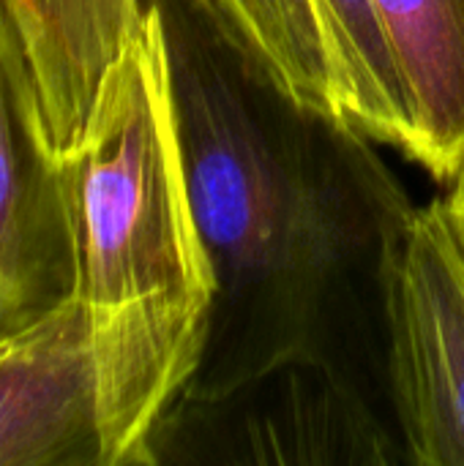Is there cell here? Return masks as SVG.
I'll return each instance as SVG.
<instances>
[{
    "label": "cell",
    "instance_id": "cell-1",
    "mask_svg": "<svg viewBox=\"0 0 464 466\" xmlns=\"http://www.w3.org/2000/svg\"><path fill=\"white\" fill-rule=\"evenodd\" d=\"M156 3L219 279L208 350L180 401L216 412L284 369H342L331 358L342 303L380 273L386 232L413 202L375 139L293 101L205 0Z\"/></svg>",
    "mask_w": 464,
    "mask_h": 466
},
{
    "label": "cell",
    "instance_id": "cell-2",
    "mask_svg": "<svg viewBox=\"0 0 464 466\" xmlns=\"http://www.w3.org/2000/svg\"><path fill=\"white\" fill-rule=\"evenodd\" d=\"M55 161L71 295L90 319L104 466L153 464L156 437L202 366L219 292L156 0H142L79 137Z\"/></svg>",
    "mask_w": 464,
    "mask_h": 466
},
{
    "label": "cell",
    "instance_id": "cell-3",
    "mask_svg": "<svg viewBox=\"0 0 464 466\" xmlns=\"http://www.w3.org/2000/svg\"><path fill=\"white\" fill-rule=\"evenodd\" d=\"M377 287L407 461L464 466V251L443 199L391 224Z\"/></svg>",
    "mask_w": 464,
    "mask_h": 466
},
{
    "label": "cell",
    "instance_id": "cell-4",
    "mask_svg": "<svg viewBox=\"0 0 464 466\" xmlns=\"http://www.w3.org/2000/svg\"><path fill=\"white\" fill-rule=\"evenodd\" d=\"M57 161L16 22L0 0V336L71 295Z\"/></svg>",
    "mask_w": 464,
    "mask_h": 466
},
{
    "label": "cell",
    "instance_id": "cell-5",
    "mask_svg": "<svg viewBox=\"0 0 464 466\" xmlns=\"http://www.w3.org/2000/svg\"><path fill=\"white\" fill-rule=\"evenodd\" d=\"M0 466H104L90 319L74 295L0 336Z\"/></svg>",
    "mask_w": 464,
    "mask_h": 466
},
{
    "label": "cell",
    "instance_id": "cell-6",
    "mask_svg": "<svg viewBox=\"0 0 464 466\" xmlns=\"http://www.w3.org/2000/svg\"><path fill=\"white\" fill-rule=\"evenodd\" d=\"M410 98L413 164L438 183L464 175V0H375Z\"/></svg>",
    "mask_w": 464,
    "mask_h": 466
},
{
    "label": "cell",
    "instance_id": "cell-7",
    "mask_svg": "<svg viewBox=\"0 0 464 466\" xmlns=\"http://www.w3.org/2000/svg\"><path fill=\"white\" fill-rule=\"evenodd\" d=\"M205 3L293 101L350 123L353 87L325 0Z\"/></svg>",
    "mask_w": 464,
    "mask_h": 466
},
{
    "label": "cell",
    "instance_id": "cell-8",
    "mask_svg": "<svg viewBox=\"0 0 464 466\" xmlns=\"http://www.w3.org/2000/svg\"><path fill=\"white\" fill-rule=\"evenodd\" d=\"M353 87L350 123L377 145L416 153L407 87L375 0H325Z\"/></svg>",
    "mask_w": 464,
    "mask_h": 466
},
{
    "label": "cell",
    "instance_id": "cell-9",
    "mask_svg": "<svg viewBox=\"0 0 464 466\" xmlns=\"http://www.w3.org/2000/svg\"><path fill=\"white\" fill-rule=\"evenodd\" d=\"M443 202H446V210L451 216V224L457 229V238H459L464 251V175L449 186V194L443 197Z\"/></svg>",
    "mask_w": 464,
    "mask_h": 466
}]
</instances>
